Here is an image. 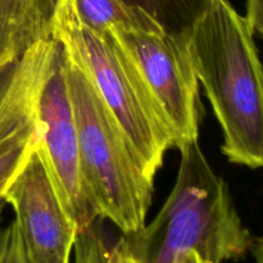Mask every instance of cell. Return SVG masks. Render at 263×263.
Wrapping results in <instances>:
<instances>
[{
  "label": "cell",
  "instance_id": "obj_1",
  "mask_svg": "<svg viewBox=\"0 0 263 263\" xmlns=\"http://www.w3.org/2000/svg\"><path fill=\"white\" fill-rule=\"evenodd\" d=\"M246 17L215 0L195 23L187 50L222 128L231 163L263 167V64Z\"/></svg>",
  "mask_w": 263,
  "mask_h": 263
},
{
  "label": "cell",
  "instance_id": "obj_2",
  "mask_svg": "<svg viewBox=\"0 0 263 263\" xmlns=\"http://www.w3.org/2000/svg\"><path fill=\"white\" fill-rule=\"evenodd\" d=\"M180 151L176 182L157 217L140 233L123 236L144 263H180L190 252L211 263L241 258L253 238L228 184L210 166L198 140Z\"/></svg>",
  "mask_w": 263,
  "mask_h": 263
},
{
  "label": "cell",
  "instance_id": "obj_3",
  "mask_svg": "<svg viewBox=\"0 0 263 263\" xmlns=\"http://www.w3.org/2000/svg\"><path fill=\"white\" fill-rule=\"evenodd\" d=\"M64 68L87 200L98 218L109 220L123 235H135L145 228L154 180L145 174L120 123L66 49Z\"/></svg>",
  "mask_w": 263,
  "mask_h": 263
},
{
  "label": "cell",
  "instance_id": "obj_4",
  "mask_svg": "<svg viewBox=\"0 0 263 263\" xmlns=\"http://www.w3.org/2000/svg\"><path fill=\"white\" fill-rule=\"evenodd\" d=\"M51 28L53 37L84 69L122 127L145 174L154 180L166 152L176 148V138L135 62L110 31L98 32L82 25L73 0L54 2Z\"/></svg>",
  "mask_w": 263,
  "mask_h": 263
},
{
  "label": "cell",
  "instance_id": "obj_5",
  "mask_svg": "<svg viewBox=\"0 0 263 263\" xmlns=\"http://www.w3.org/2000/svg\"><path fill=\"white\" fill-rule=\"evenodd\" d=\"M163 109L180 149L198 140L199 87L187 39L163 31L112 30Z\"/></svg>",
  "mask_w": 263,
  "mask_h": 263
},
{
  "label": "cell",
  "instance_id": "obj_6",
  "mask_svg": "<svg viewBox=\"0 0 263 263\" xmlns=\"http://www.w3.org/2000/svg\"><path fill=\"white\" fill-rule=\"evenodd\" d=\"M37 120L39 148L62 203L76 221L79 230L87 228L98 216L87 200L82 181L76 121L64 68V48L59 41L50 72L41 87Z\"/></svg>",
  "mask_w": 263,
  "mask_h": 263
},
{
  "label": "cell",
  "instance_id": "obj_7",
  "mask_svg": "<svg viewBox=\"0 0 263 263\" xmlns=\"http://www.w3.org/2000/svg\"><path fill=\"white\" fill-rule=\"evenodd\" d=\"M3 202L14 211L30 263H69L79 226L62 203L39 144Z\"/></svg>",
  "mask_w": 263,
  "mask_h": 263
},
{
  "label": "cell",
  "instance_id": "obj_8",
  "mask_svg": "<svg viewBox=\"0 0 263 263\" xmlns=\"http://www.w3.org/2000/svg\"><path fill=\"white\" fill-rule=\"evenodd\" d=\"M48 37L51 15L41 0H0V71Z\"/></svg>",
  "mask_w": 263,
  "mask_h": 263
},
{
  "label": "cell",
  "instance_id": "obj_9",
  "mask_svg": "<svg viewBox=\"0 0 263 263\" xmlns=\"http://www.w3.org/2000/svg\"><path fill=\"white\" fill-rule=\"evenodd\" d=\"M128 8L151 18L163 32L189 37L195 23L215 0H121Z\"/></svg>",
  "mask_w": 263,
  "mask_h": 263
},
{
  "label": "cell",
  "instance_id": "obj_10",
  "mask_svg": "<svg viewBox=\"0 0 263 263\" xmlns=\"http://www.w3.org/2000/svg\"><path fill=\"white\" fill-rule=\"evenodd\" d=\"M74 12L82 25L98 32L112 30L162 31L143 13L121 0H73Z\"/></svg>",
  "mask_w": 263,
  "mask_h": 263
},
{
  "label": "cell",
  "instance_id": "obj_11",
  "mask_svg": "<svg viewBox=\"0 0 263 263\" xmlns=\"http://www.w3.org/2000/svg\"><path fill=\"white\" fill-rule=\"evenodd\" d=\"M73 251L74 263H144L125 236L109 243L97 221L79 230Z\"/></svg>",
  "mask_w": 263,
  "mask_h": 263
},
{
  "label": "cell",
  "instance_id": "obj_12",
  "mask_svg": "<svg viewBox=\"0 0 263 263\" xmlns=\"http://www.w3.org/2000/svg\"><path fill=\"white\" fill-rule=\"evenodd\" d=\"M39 144V127H26L0 136V204L3 195Z\"/></svg>",
  "mask_w": 263,
  "mask_h": 263
},
{
  "label": "cell",
  "instance_id": "obj_13",
  "mask_svg": "<svg viewBox=\"0 0 263 263\" xmlns=\"http://www.w3.org/2000/svg\"><path fill=\"white\" fill-rule=\"evenodd\" d=\"M0 263H30L15 221L0 230Z\"/></svg>",
  "mask_w": 263,
  "mask_h": 263
},
{
  "label": "cell",
  "instance_id": "obj_14",
  "mask_svg": "<svg viewBox=\"0 0 263 263\" xmlns=\"http://www.w3.org/2000/svg\"><path fill=\"white\" fill-rule=\"evenodd\" d=\"M246 20L252 32L259 33L263 37V0H248L247 2Z\"/></svg>",
  "mask_w": 263,
  "mask_h": 263
},
{
  "label": "cell",
  "instance_id": "obj_15",
  "mask_svg": "<svg viewBox=\"0 0 263 263\" xmlns=\"http://www.w3.org/2000/svg\"><path fill=\"white\" fill-rule=\"evenodd\" d=\"M251 249L253 252L256 263H263V235L257 239H253V244H252Z\"/></svg>",
  "mask_w": 263,
  "mask_h": 263
},
{
  "label": "cell",
  "instance_id": "obj_16",
  "mask_svg": "<svg viewBox=\"0 0 263 263\" xmlns=\"http://www.w3.org/2000/svg\"><path fill=\"white\" fill-rule=\"evenodd\" d=\"M180 263H211L208 262L207 259L203 258L200 254H198L197 252H190V253H187L186 256L182 258V261Z\"/></svg>",
  "mask_w": 263,
  "mask_h": 263
},
{
  "label": "cell",
  "instance_id": "obj_17",
  "mask_svg": "<svg viewBox=\"0 0 263 263\" xmlns=\"http://www.w3.org/2000/svg\"><path fill=\"white\" fill-rule=\"evenodd\" d=\"M41 2H43V4L45 5L46 9L49 10V13H50L51 15V0H41Z\"/></svg>",
  "mask_w": 263,
  "mask_h": 263
}]
</instances>
